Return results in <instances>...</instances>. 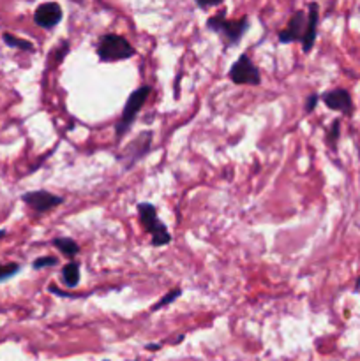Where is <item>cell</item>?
Returning a JSON list of instances; mask_svg holds the SVG:
<instances>
[{
  "mask_svg": "<svg viewBox=\"0 0 360 361\" xmlns=\"http://www.w3.org/2000/svg\"><path fill=\"white\" fill-rule=\"evenodd\" d=\"M95 51L101 62H120V60L133 59L136 49L124 35L104 34L99 37Z\"/></svg>",
  "mask_w": 360,
  "mask_h": 361,
  "instance_id": "obj_1",
  "label": "cell"
},
{
  "mask_svg": "<svg viewBox=\"0 0 360 361\" xmlns=\"http://www.w3.org/2000/svg\"><path fill=\"white\" fill-rule=\"evenodd\" d=\"M207 28L221 35L226 48H229V46L239 44L240 39L244 37V34L249 28V20L247 18H240V20L229 21L226 20V13L222 11V13H217L215 16L208 18Z\"/></svg>",
  "mask_w": 360,
  "mask_h": 361,
  "instance_id": "obj_2",
  "label": "cell"
},
{
  "mask_svg": "<svg viewBox=\"0 0 360 361\" xmlns=\"http://www.w3.org/2000/svg\"><path fill=\"white\" fill-rule=\"evenodd\" d=\"M138 215H140V222L145 231L152 236V245L164 247L172 243V235H169L168 228L159 221L157 210H155L154 204L140 203L138 204Z\"/></svg>",
  "mask_w": 360,
  "mask_h": 361,
  "instance_id": "obj_3",
  "label": "cell"
},
{
  "mask_svg": "<svg viewBox=\"0 0 360 361\" xmlns=\"http://www.w3.org/2000/svg\"><path fill=\"white\" fill-rule=\"evenodd\" d=\"M148 95H150V87L143 85V87L136 88V90L127 97L126 104H124L122 116H120V120L115 126L116 137H122L124 134L131 129V126H133L134 120H136L138 113L141 111V108H143L145 102H147Z\"/></svg>",
  "mask_w": 360,
  "mask_h": 361,
  "instance_id": "obj_4",
  "label": "cell"
},
{
  "mask_svg": "<svg viewBox=\"0 0 360 361\" xmlns=\"http://www.w3.org/2000/svg\"><path fill=\"white\" fill-rule=\"evenodd\" d=\"M228 76L235 85H260L261 83L260 69L254 66V62L249 59V55H246V53L240 55L239 59L233 62Z\"/></svg>",
  "mask_w": 360,
  "mask_h": 361,
  "instance_id": "obj_5",
  "label": "cell"
},
{
  "mask_svg": "<svg viewBox=\"0 0 360 361\" xmlns=\"http://www.w3.org/2000/svg\"><path fill=\"white\" fill-rule=\"evenodd\" d=\"M150 143H152V133L140 134L138 140H134L133 143H129L126 148H124L122 154L119 155V161L126 166V169L134 168V164H136L138 161H141V159L148 154V150H150Z\"/></svg>",
  "mask_w": 360,
  "mask_h": 361,
  "instance_id": "obj_6",
  "label": "cell"
},
{
  "mask_svg": "<svg viewBox=\"0 0 360 361\" xmlns=\"http://www.w3.org/2000/svg\"><path fill=\"white\" fill-rule=\"evenodd\" d=\"M21 201L35 212H49L62 204L64 197L48 192V190H30L21 196Z\"/></svg>",
  "mask_w": 360,
  "mask_h": 361,
  "instance_id": "obj_7",
  "label": "cell"
},
{
  "mask_svg": "<svg viewBox=\"0 0 360 361\" xmlns=\"http://www.w3.org/2000/svg\"><path fill=\"white\" fill-rule=\"evenodd\" d=\"M62 7L56 2H44L34 11V23L44 30H52L62 21Z\"/></svg>",
  "mask_w": 360,
  "mask_h": 361,
  "instance_id": "obj_8",
  "label": "cell"
},
{
  "mask_svg": "<svg viewBox=\"0 0 360 361\" xmlns=\"http://www.w3.org/2000/svg\"><path fill=\"white\" fill-rule=\"evenodd\" d=\"M306 23H307V14L304 11H296L293 13V16L289 18L288 25L286 28H282L279 32L277 39L281 44H289V42L295 41H302L304 30H306Z\"/></svg>",
  "mask_w": 360,
  "mask_h": 361,
  "instance_id": "obj_9",
  "label": "cell"
},
{
  "mask_svg": "<svg viewBox=\"0 0 360 361\" xmlns=\"http://www.w3.org/2000/svg\"><path fill=\"white\" fill-rule=\"evenodd\" d=\"M323 102L327 104V108L334 109V111H341L344 115H349L353 109V102H352V95L344 90V88H335V90L325 92L321 95Z\"/></svg>",
  "mask_w": 360,
  "mask_h": 361,
  "instance_id": "obj_10",
  "label": "cell"
},
{
  "mask_svg": "<svg viewBox=\"0 0 360 361\" xmlns=\"http://www.w3.org/2000/svg\"><path fill=\"white\" fill-rule=\"evenodd\" d=\"M318 20H320V13H318V4L313 2L309 6V11H307V23L306 30H304L302 35V49L304 53H309L313 49L314 41H316L318 34Z\"/></svg>",
  "mask_w": 360,
  "mask_h": 361,
  "instance_id": "obj_11",
  "label": "cell"
},
{
  "mask_svg": "<svg viewBox=\"0 0 360 361\" xmlns=\"http://www.w3.org/2000/svg\"><path fill=\"white\" fill-rule=\"evenodd\" d=\"M62 282L66 284V288H76L80 284V264L71 261L66 267L62 268Z\"/></svg>",
  "mask_w": 360,
  "mask_h": 361,
  "instance_id": "obj_12",
  "label": "cell"
},
{
  "mask_svg": "<svg viewBox=\"0 0 360 361\" xmlns=\"http://www.w3.org/2000/svg\"><path fill=\"white\" fill-rule=\"evenodd\" d=\"M53 245L56 247V250H60V252L67 257H74L78 252H80V247H78V243L74 242L73 238H67V236L55 238L53 240Z\"/></svg>",
  "mask_w": 360,
  "mask_h": 361,
  "instance_id": "obj_13",
  "label": "cell"
},
{
  "mask_svg": "<svg viewBox=\"0 0 360 361\" xmlns=\"http://www.w3.org/2000/svg\"><path fill=\"white\" fill-rule=\"evenodd\" d=\"M4 42H6L9 48H14V49H21V51H34L35 46L32 44L30 41H27V39H21V37H16V35L9 34V32H6V34L2 35Z\"/></svg>",
  "mask_w": 360,
  "mask_h": 361,
  "instance_id": "obj_14",
  "label": "cell"
},
{
  "mask_svg": "<svg viewBox=\"0 0 360 361\" xmlns=\"http://www.w3.org/2000/svg\"><path fill=\"white\" fill-rule=\"evenodd\" d=\"M182 295V289H173V291H169L168 295H164L162 296L161 300H159L157 303H155L154 307H152V310H161V309H164V307H168V305H172L173 302H175L176 298H179V296Z\"/></svg>",
  "mask_w": 360,
  "mask_h": 361,
  "instance_id": "obj_15",
  "label": "cell"
},
{
  "mask_svg": "<svg viewBox=\"0 0 360 361\" xmlns=\"http://www.w3.org/2000/svg\"><path fill=\"white\" fill-rule=\"evenodd\" d=\"M18 271H20V264L18 263L0 264V282L9 281V279H13Z\"/></svg>",
  "mask_w": 360,
  "mask_h": 361,
  "instance_id": "obj_16",
  "label": "cell"
},
{
  "mask_svg": "<svg viewBox=\"0 0 360 361\" xmlns=\"http://www.w3.org/2000/svg\"><path fill=\"white\" fill-rule=\"evenodd\" d=\"M56 263H59V259H56L55 256H44V257H37V259L32 263V267H34V270H41V268H46V267H55Z\"/></svg>",
  "mask_w": 360,
  "mask_h": 361,
  "instance_id": "obj_17",
  "label": "cell"
},
{
  "mask_svg": "<svg viewBox=\"0 0 360 361\" xmlns=\"http://www.w3.org/2000/svg\"><path fill=\"white\" fill-rule=\"evenodd\" d=\"M67 51H69V42L62 41V42H60V44H59V48L53 49L52 53H53V55H56V62H60V60H62L64 56H66Z\"/></svg>",
  "mask_w": 360,
  "mask_h": 361,
  "instance_id": "obj_18",
  "label": "cell"
},
{
  "mask_svg": "<svg viewBox=\"0 0 360 361\" xmlns=\"http://www.w3.org/2000/svg\"><path fill=\"white\" fill-rule=\"evenodd\" d=\"M339 127H341V122H339V120H335V122H332L330 133H328V141H330V143H334V141H337V137H339Z\"/></svg>",
  "mask_w": 360,
  "mask_h": 361,
  "instance_id": "obj_19",
  "label": "cell"
},
{
  "mask_svg": "<svg viewBox=\"0 0 360 361\" xmlns=\"http://www.w3.org/2000/svg\"><path fill=\"white\" fill-rule=\"evenodd\" d=\"M318 101H320V95H318V94H311L309 97H307V101H306V113L313 111V109L316 108Z\"/></svg>",
  "mask_w": 360,
  "mask_h": 361,
  "instance_id": "obj_20",
  "label": "cell"
},
{
  "mask_svg": "<svg viewBox=\"0 0 360 361\" xmlns=\"http://www.w3.org/2000/svg\"><path fill=\"white\" fill-rule=\"evenodd\" d=\"M194 2H196L198 7H201V9H207V7L219 6V4H222L224 0H194Z\"/></svg>",
  "mask_w": 360,
  "mask_h": 361,
  "instance_id": "obj_21",
  "label": "cell"
},
{
  "mask_svg": "<svg viewBox=\"0 0 360 361\" xmlns=\"http://www.w3.org/2000/svg\"><path fill=\"white\" fill-rule=\"evenodd\" d=\"M159 348H161V344H148V345H147L148 351H157Z\"/></svg>",
  "mask_w": 360,
  "mask_h": 361,
  "instance_id": "obj_22",
  "label": "cell"
},
{
  "mask_svg": "<svg viewBox=\"0 0 360 361\" xmlns=\"http://www.w3.org/2000/svg\"><path fill=\"white\" fill-rule=\"evenodd\" d=\"M6 236V229H0V238H4Z\"/></svg>",
  "mask_w": 360,
  "mask_h": 361,
  "instance_id": "obj_23",
  "label": "cell"
}]
</instances>
